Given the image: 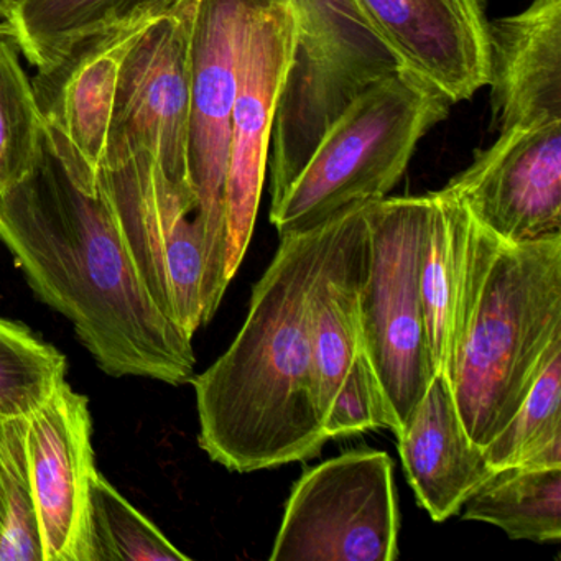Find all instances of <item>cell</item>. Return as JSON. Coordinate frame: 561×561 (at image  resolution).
I'll list each match as a JSON object with an SVG mask.
<instances>
[{
	"instance_id": "10",
	"label": "cell",
	"mask_w": 561,
	"mask_h": 561,
	"mask_svg": "<svg viewBox=\"0 0 561 561\" xmlns=\"http://www.w3.org/2000/svg\"><path fill=\"white\" fill-rule=\"evenodd\" d=\"M298 21L287 0L262 5L241 45L226 170V277L241 267L257 218L272 127L295 60Z\"/></svg>"
},
{
	"instance_id": "12",
	"label": "cell",
	"mask_w": 561,
	"mask_h": 561,
	"mask_svg": "<svg viewBox=\"0 0 561 561\" xmlns=\"http://www.w3.org/2000/svg\"><path fill=\"white\" fill-rule=\"evenodd\" d=\"M443 192L502 241L561 236V119L499 134Z\"/></svg>"
},
{
	"instance_id": "4",
	"label": "cell",
	"mask_w": 561,
	"mask_h": 561,
	"mask_svg": "<svg viewBox=\"0 0 561 561\" xmlns=\"http://www.w3.org/2000/svg\"><path fill=\"white\" fill-rule=\"evenodd\" d=\"M449 106L400 70L369 84L324 129L282 202L271 208L278 234L310 231L353 206L386 198Z\"/></svg>"
},
{
	"instance_id": "26",
	"label": "cell",
	"mask_w": 561,
	"mask_h": 561,
	"mask_svg": "<svg viewBox=\"0 0 561 561\" xmlns=\"http://www.w3.org/2000/svg\"><path fill=\"white\" fill-rule=\"evenodd\" d=\"M67 367L57 347L0 317V415L27 416L67 380Z\"/></svg>"
},
{
	"instance_id": "29",
	"label": "cell",
	"mask_w": 561,
	"mask_h": 561,
	"mask_svg": "<svg viewBox=\"0 0 561 561\" xmlns=\"http://www.w3.org/2000/svg\"><path fill=\"white\" fill-rule=\"evenodd\" d=\"M4 19H5V12L0 11V22L4 21Z\"/></svg>"
},
{
	"instance_id": "18",
	"label": "cell",
	"mask_w": 561,
	"mask_h": 561,
	"mask_svg": "<svg viewBox=\"0 0 561 561\" xmlns=\"http://www.w3.org/2000/svg\"><path fill=\"white\" fill-rule=\"evenodd\" d=\"M397 442L409 484L433 522L461 511L495 471L466 433L445 376L433 377Z\"/></svg>"
},
{
	"instance_id": "6",
	"label": "cell",
	"mask_w": 561,
	"mask_h": 561,
	"mask_svg": "<svg viewBox=\"0 0 561 561\" xmlns=\"http://www.w3.org/2000/svg\"><path fill=\"white\" fill-rule=\"evenodd\" d=\"M287 2L297 14L298 44L272 127L275 206L341 111L369 84L399 70L354 0Z\"/></svg>"
},
{
	"instance_id": "3",
	"label": "cell",
	"mask_w": 561,
	"mask_h": 561,
	"mask_svg": "<svg viewBox=\"0 0 561 561\" xmlns=\"http://www.w3.org/2000/svg\"><path fill=\"white\" fill-rule=\"evenodd\" d=\"M561 336V236L495 238L468 213L446 380L469 438L488 446Z\"/></svg>"
},
{
	"instance_id": "20",
	"label": "cell",
	"mask_w": 561,
	"mask_h": 561,
	"mask_svg": "<svg viewBox=\"0 0 561 561\" xmlns=\"http://www.w3.org/2000/svg\"><path fill=\"white\" fill-rule=\"evenodd\" d=\"M465 520L484 522L512 540H561V466L495 469L462 505Z\"/></svg>"
},
{
	"instance_id": "13",
	"label": "cell",
	"mask_w": 561,
	"mask_h": 561,
	"mask_svg": "<svg viewBox=\"0 0 561 561\" xmlns=\"http://www.w3.org/2000/svg\"><path fill=\"white\" fill-rule=\"evenodd\" d=\"M28 469L44 561H91L90 502L96 476L93 419L64 383L27 415Z\"/></svg>"
},
{
	"instance_id": "15",
	"label": "cell",
	"mask_w": 561,
	"mask_h": 561,
	"mask_svg": "<svg viewBox=\"0 0 561 561\" xmlns=\"http://www.w3.org/2000/svg\"><path fill=\"white\" fill-rule=\"evenodd\" d=\"M488 32L499 130L561 119V0H534Z\"/></svg>"
},
{
	"instance_id": "21",
	"label": "cell",
	"mask_w": 561,
	"mask_h": 561,
	"mask_svg": "<svg viewBox=\"0 0 561 561\" xmlns=\"http://www.w3.org/2000/svg\"><path fill=\"white\" fill-rule=\"evenodd\" d=\"M428 229L420 261V297L433 367L445 376L461 285L468 211L448 193H430Z\"/></svg>"
},
{
	"instance_id": "2",
	"label": "cell",
	"mask_w": 561,
	"mask_h": 561,
	"mask_svg": "<svg viewBox=\"0 0 561 561\" xmlns=\"http://www.w3.org/2000/svg\"><path fill=\"white\" fill-rule=\"evenodd\" d=\"M334 218L280 236L274 259L252 288L238 336L190 380L199 446L229 471L245 474L308 461L330 442L318 409L310 291Z\"/></svg>"
},
{
	"instance_id": "27",
	"label": "cell",
	"mask_w": 561,
	"mask_h": 561,
	"mask_svg": "<svg viewBox=\"0 0 561 561\" xmlns=\"http://www.w3.org/2000/svg\"><path fill=\"white\" fill-rule=\"evenodd\" d=\"M386 428L393 432V420L387 409L379 380L366 354H357L334 396L323 420L328 438L360 435L370 430Z\"/></svg>"
},
{
	"instance_id": "8",
	"label": "cell",
	"mask_w": 561,
	"mask_h": 561,
	"mask_svg": "<svg viewBox=\"0 0 561 561\" xmlns=\"http://www.w3.org/2000/svg\"><path fill=\"white\" fill-rule=\"evenodd\" d=\"M268 0H195L192 21L188 172L205 229L203 324L225 297L226 208L232 106L245 31Z\"/></svg>"
},
{
	"instance_id": "17",
	"label": "cell",
	"mask_w": 561,
	"mask_h": 561,
	"mask_svg": "<svg viewBox=\"0 0 561 561\" xmlns=\"http://www.w3.org/2000/svg\"><path fill=\"white\" fill-rule=\"evenodd\" d=\"M367 205V203H366ZM366 205L334 218L310 291V336L321 423L357 354L363 353L359 291L367 267Z\"/></svg>"
},
{
	"instance_id": "7",
	"label": "cell",
	"mask_w": 561,
	"mask_h": 561,
	"mask_svg": "<svg viewBox=\"0 0 561 561\" xmlns=\"http://www.w3.org/2000/svg\"><path fill=\"white\" fill-rule=\"evenodd\" d=\"M98 186L147 294L195 336L203 324L206 251L193 186L170 179L146 152L98 170Z\"/></svg>"
},
{
	"instance_id": "22",
	"label": "cell",
	"mask_w": 561,
	"mask_h": 561,
	"mask_svg": "<svg viewBox=\"0 0 561 561\" xmlns=\"http://www.w3.org/2000/svg\"><path fill=\"white\" fill-rule=\"evenodd\" d=\"M482 451L492 469L561 466V336L511 422Z\"/></svg>"
},
{
	"instance_id": "25",
	"label": "cell",
	"mask_w": 561,
	"mask_h": 561,
	"mask_svg": "<svg viewBox=\"0 0 561 561\" xmlns=\"http://www.w3.org/2000/svg\"><path fill=\"white\" fill-rule=\"evenodd\" d=\"M25 436L27 416L0 415V561H44Z\"/></svg>"
},
{
	"instance_id": "5",
	"label": "cell",
	"mask_w": 561,
	"mask_h": 561,
	"mask_svg": "<svg viewBox=\"0 0 561 561\" xmlns=\"http://www.w3.org/2000/svg\"><path fill=\"white\" fill-rule=\"evenodd\" d=\"M432 198L399 196L367 203V267L359 291L363 350L379 380L393 435L425 396L433 377L422 297L420 261Z\"/></svg>"
},
{
	"instance_id": "24",
	"label": "cell",
	"mask_w": 561,
	"mask_h": 561,
	"mask_svg": "<svg viewBox=\"0 0 561 561\" xmlns=\"http://www.w3.org/2000/svg\"><path fill=\"white\" fill-rule=\"evenodd\" d=\"M91 561H190L100 471L91 485Z\"/></svg>"
},
{
	"instance_id": "16",
	"label": "cell",
	"mask_w": 561,
	"mask_h": 561,
	"mask_svg": "<svg viewBox=\"0 0 561 561\" xmlns=\"http://www.w3.org/2000/svg\"><path fill=\"white\" fill-rule=\"evenodd\" d=\"M152 22L87 38L32 80L45 124L60 130L96 172L106 156L121 67Z\"/></svg>"
},
{
	"instance_id": "28",
	"label": "cell",
	"mask_w": 561,
	"mask_h": 561,
	"mask_svg": "<svg viewBox=\"0 0 561 561\" xmlns=\"http://www.w3.org/2000/svg\"><path fill=\"white\" fill-rule=\"evenodd\" d=\"M12 2H14V0H0V11L8 12V9L11 8Z\"/></svg>"
},
{
	"instance_id": "19",
	"label": "cell",
	"mask_w": 561,
	"mask_h": 561,
	"mask_svg": "<svg viewBox=\"0 0 561 561\" xmlns=\"http://www.w3.org/2000/svg\"><path fill=\"white\" fill-rule=\"evenodd\" d=\"M188 0H14L5 12L22 57L48 70L87 38L175 12Z\"/></svg>"
},
{
	"instance_id": "1",
	"label": "cell",
	"mask_w": 561,
	"mask_h": 561,
	"mask_svg": "<svg viewBox=\"0 0 561 561\" xmlns=\"http://www.w3.org/2000/svg\"><path fill=\"white\" fill-rule=\"evenodd\" d=\"M0 241L34 294L73 324L103 373L183 386L193 337L147 294L98 186V172L45 124V152L0 195Z\"/></svg>"
},
{
	"instance_id": "9",
	"label": "cell",
	"mask_w": 561,
	"mask_h": 561,
	"mask_svg": "<svg viewBox=\"0 0 561 561\" xmlns=\"http://www.w3.org/2000/svg\"><path fill=\"white\" fill-rule=\"evenodd\" d=\"M400 514L393 461L353 449L305 469L285 505L272 561H393Z\"/></svg>"
},
{
	"instance_id": "23",
	"label": "cell",
	"mask_w": 561,
	"mask_h": 561,
	"mask_svg": "<svg viewBox=\"0 0 561 561\" xmlns=\"http://www.w3.org/2000/svg\"><path fill=\"white\" fill-rule=\"evenodd\" d=\"M45 152V121L22 51L0 22V195L31 176Z\"/></svg>"
},
{
	"instance_id": "14",
	"label": "cell",
	"mask_w": 561,
	"mask_h": 561,
	"mask_svg": "<svg viewBox=\"0 0 561 561\" xmlns=\"http://www.w3.org/2000/svg\"><path fill=\"white\" fill-rule=\"evenodd\" d=\"M400 71L449 104L471 100L491 75L484 0H354Z\"/></svg>"
},
{
	"instance_id": "11",
	"label": "cell",
	"mask_w": 561,
	"mask_h": 561,
	"mask_svg": "<svg viewBox=\"0 0 561 561\" xmlns=\"http://www.w3.org/2000/svg\"><path fill=\"white\" fill-rule=\"evenodd\" d=\"M195 0L156 19L134 42L121 67L103 167L146 152L163 172L190 183L192 21Z\"/></svg>"
}]
</instances>
